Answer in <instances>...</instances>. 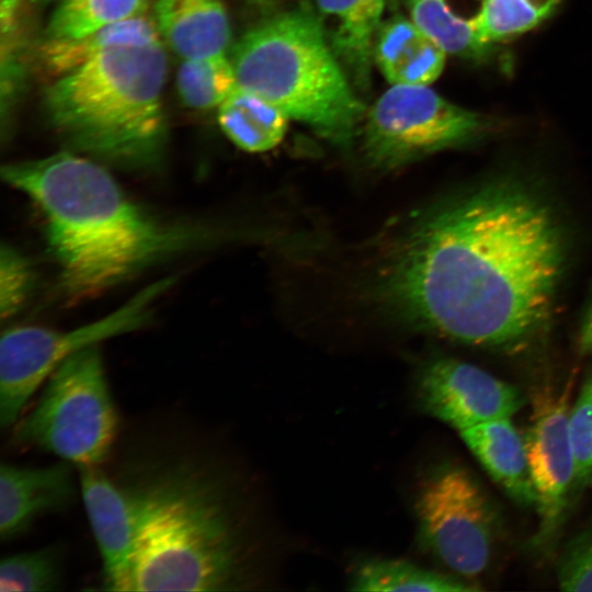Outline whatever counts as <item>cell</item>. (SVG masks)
<instances>
[{"instance_id":"6da1fadb","label":"cell","mask_w":592,"mask_h":592,"mask_svg":"<svg viewBox=\"0 0 592 592\" xmlns=\"http://www.w3.org/2000/svg\"><path fill=\"white\" fill-rule=\"evenodd\" d=\"M563 262V237L547 205L516 182L497 181L411 223L373 287L411 327L508 348L544 323Z\"/></svg>"},{"instance_id":"7a4b0ae2","label":"cell","mask_w":592,"mask_h":592,"mask_svg":"<svg viewBox=\"0 0 592 592\" xmlns=\"http://www.w3.org/2000/svg\"><path fill=\"white\" fill-rule=\"evenodd\" d=\"M1 174L39 210L59 286L70 300L94 297L217 240L209 226L150 212L105 168L70 151L9 163Z\"/></svg>"},{"instance_id":"3957f363","label":"cell","mask_w":592,"mask_h":592,"mask_svg":"<svg viewBox=\"0 0 592 592\" xmlns=\"http://www.w3.org/2000/svg\"><path fill=\"white\" fill-rule=\"evenodd\" d=\"M118 482L137 516L130 591L236 588L242 566L239 526L224 483L202 457H147Z\"/></svg>"},{"instance_id":"277c9868","label":"cell","mask_w":592,"mask_h":592,"mask_svg":"<svg viewBox=\"0 0 592 592\" xmlns=\"http://www.w3.org/2000/svg\"><path fill=\"white\" fill-rule=\"evenodd\" d=\"M162 41L107 50L45 90L54 130L73 150L129 169L157 164L166 140Z\"/></svg>"},{"instance_id":"5b68a950","label":"cell","mask_w":592,"mask_h":592,"mask_svg":"<svg viewBox=\"0 0 592 592\" xmlns=\"http://www.w3.org/2000/svg\"><path fill=\"white\" fill-rule=\"evenodd\" d=\"M238 86L334 145H350L365 107L308 9L276 14L234 48Z\"/></svg>"},{"instance_id":"8992f818","label":"cell","mask_w":592,"mask_h":592,"mask_svg":"<svg viewBox=\"0 0 592 592\" xmlns=\"http://www.w3.org/2000/svg\"><path fill=\"white\" fill-rule=\"evenodd\" d=\"M13 441L81 466L111 455L118 415L99 345L66 358L47 378L34 408L16 422Z\"/></svg>"},{"instance_id":"52a82bcc","label":"cell","mask_w":592,"mask_h":592,"mask_svg":"<svg viewBox=\"0 0 592 592\" xmlns=\"http://www.w3.org/2000/svg\"><path fill=\"white\" fill-rule=\"evenodd\" d=\"M173 282V277L156 281L111 314L76 329L24 326L5 330L0 342L1 428L18 422L34 392L70 355L145 326L155 301Z\"/></svg>"},{"instance_id":"ba28073f","label":"cell","mask_w":592,"mask_h":592,"mask_svg":"<svg viewBox=\"0 0 592 592\" xmlns=\"http://www.w3.org/2000/svg\"><path fill=\"white\" fill-rule=\"evenodd\" d=\"M422 547L453 572L474 578L485 571L500 531L499 514L475 476L442 463L420 481L414 497Z\"/></svg>"},{"instance_id":"9c48e42d","label":"cell","mask_w":592,"mask_h":592,"mask_svg":"<svg viewBox=\"0 0 592 592\" xmlns=\"http://www.w3.org/2000/svg\"><path fill=\"white\" fill-rule=\"evenodd\" d=\"M482 128L480 117L429 86L392 84L374 103L363 128V151L380 170H394L462 145Z\"/></svg>"},{"instance_id":"30bf717a","label":"cell","mask_w":592,"mask_h":592,"mask_svg":"<svg viewBox=\"0 0 592 592\" xmlns=\"http://www.w3.org/2000/svg\"><path fill=\"white\" fill-rule=\"evenodd\" d=\"M569 394V388L543 389L536 390L532 398L524 440L537 497L538 527L532 539L536 548L554 543L574 486V459L568 430Z\"/></svg>"},{"instance_id":"8fae6325","label":"cell","mask_w":592,"mask_h":592,"mask_svg":"<svg viewBox=\"0 0 592 592\" xmlns=\"http://www.w3.org/2000/svg\"><path fill=\"white\" fill-rule=\"evenodd\" d=\"M415 386L421 409L458 432L493 419L511 418L525 403L516 387L449 357L424 364Z\"/></svg>"},{"instance_id":"7c38bea8","label":"cell","mask_w":592,"mask_h":592,"mask_svg":"<svg viewBox=\"0 0 592 592\" xmlns=\"http://www.w3.org/2000/svg\"><path fill=\"white\" fill-rule=\"evenodd\" d=\"M80 491L98 545L104 588L130 591L137 536L135 506L124 487L100 466H81Z\"/></svg>"},{"instance_id":"4fadbf2b","label":"cell","mask_w":592,"mask_h":592,"mask_svg":"<svg viewBox=\"0 0 592 592\" xmlns=\"http://www.w3.org/2000/svg\"><path fill=\"white\" fill-rule=\"evenodd\" d=\"M76 486L69 462L44 467L0 466V537L11 540L41 516L68 509Z\"/></svg>"},{"instance_id":"5bb4252c","label":"cell","mask_w":592,"mask_h":592,"mask_svg":"<svg viewBox=\"0 0 592 592\" xmlns=\"http://www.w3.org/2000/svg\"><path fill=\"white\" fill-rule=\"evenodd\" d=\"M153 21L160 38L182 59L226 55L231 31L220 0H158Z\"/></svg>"},{"instance_id":"9a60e30c","label":"cell","mask_w":592,"mask_h":592,"mask_svg":"<svg viewBox=\"0 0 592 592\" xmlns=\"http://www.w3.org/2000/svg\"><path fill=\"white\" fill-rule=\"evenodd\" d=\"M386 0H316L317 19L332 50L357 84H366Z\"/></svg>"},{"instance_id":"2e32d148","label":"cell","mask_w":592,"mask_h":592,"mask_svg":"<svg viewBox=\"0 0 592 592\" xmlns=\"http://www.w3.org/2000/svg\"><path fill=\"white\" fill-rule=\"evenodd\" d=\"M458 433L511 499L525 506H536L525 440L509 417L486 421Z\"/></svg>"},{"instance_id":"e0dca14e","label":"cell","mask_w":592,"mask_h":592,"mask_svg":"<svg viewBox=\"0 0 592 592\" xmlns=\"http://www.w3.org/2000/svg\"><path fill=\"white\" fill-rule=\"evenodd\" d=\"M373 56L389 83L429 86L442 73L446 53L411 19L396 16L380 26Z\"/></svg>"},{"instance_id":"ac0fdd59","label":"cell","mask_w":592,"mask_h":592,"mask_svg":"<svg viewBox=\"0 0 592 592\" xmlns=\"http://www.w3.org/2000/svg\"><path fill=\"white\" fill-rule=\"evenodd\" d=\"M158 41L161 38L156 23L145 13L78 37L45 38L39 47V58L49 73L59 77L107 50Z\"/></svg>"},{"instance_id":"d6986e66","label":"cell","mask_w":592,"mask_h":592,"mask_svg":"<svg viewBox=\"0 0 592 592\" xmlns=\"http://www.w3.org/2000/svg\"><path fill=\"white\" fill-rule=\"evenodd\" d=\"M217 109L223 132L248 152L276 147L287 129L289 118L283 111L239 86Z\"/></svg>"},{"instance_id":"ffe728a7","label":"cell","mask_w":592,"mask_h":592,"mask_svg":"<svg viewBox=\"0 0 592 592\" xmlns=\"http://www.w3.org/2000/svg\"><path fill=\"white\" fill-rule=\"evenodd\" d=\"M352 591L468 592L479 590L464 580L401 559L374 558L352 572Z\"/></svg>"},{"instance_id":"44dd1931","label":"cell","mask_w":592,"mask_h":592,"mask_svg":"<svg viewBox=\"0 0 592 592\" xmlns=\"http://www.w3.org/2000/svg\"><path fill=\"white\" fill-rule=\"evenodd\" d=\"M410 19L446 54L482 57L491 45L481 41L476 18L465 15L455 0H405Z\"/></svg>"},{"instance_id":"7402d4cb","label":"cell","mask_w":592,"mask_h":592,"mask_svg":"<svg viewBox=\"0 0 592 592\" xmlns=\"http://www.w3.org/2000/svg\"><path fill=\"white\" fill-rule=\"evenodd\" d=\"M148 0H58L45 38H72L145 14Z\"/></svg>"},{"instance_id":"603a6c76","label":"cell","mask_w":592,"mask_h":592,"mask_svg":"<svg viewBox=\"0 0 592 592\" xmlns=\"http://www.w3.org/2000/svg\"><path fill=\"white\" fill-rule=\"evenodd\" d=\"M178 93L194 110L218 107L237 88L231 60L226 55L182 59L177 72Z\"/></svg>"},{"instance_id":"cb8c5ba5","label":"cell","mask_w":592,"mask_h":592,"mask_svg":"<svg viewBox=\"0 0 592 592\" xmlns=\"http://www.w3.org/2000/svg\"><path fill=\"white\" fill-rule=\"evenodd\" d=\"M64 556L59 547L18 553L0 562L1 592H48L59 590Z\"/></svg>"},{"instance_id":"d4e9b609","label":"cell","mask_w":592,"mask_h":592,"mask_svg":"<svg viewBox=\"0 0 592 592\" xmlns=\"http://www.w3.org/2000/svg\"><path fill=\"white\" fill-rule=\"evenodd\" d=\"M558 0H482L476 15V27L482 42L513 37L530 31L545 20Z\"/></svg>"},{"instance_id":"484cf974","label":"cell","mask_w":592,"mask_h":592,"mask_svg":"<svg viewBox=\"0 0 592 592\" xmlns=\"http://www.w3.org/2000/svg\"><path fill=\"white\" fill-rule=\"evenodd\" d=\"M568 430L574 459V487H579L592 475V373L569 411Z\"/></svg>"},{"instance_id":"4316f807","label":"cell","mask_w":592,"mask_h":592,"mask_svg":"<svg viewBox=\"0 0 592 592\" xmlns=\"http://www.w3.org/2000/svg\"><path fill=\"white\" fill-rule=\"evenodd\" d=\"M33 270L15 248L2 243L0 250V311L2 320L15 315L33 286Z\"/></svg>"},{"instance_id":"83f0119b","label":"cell","mask_w":592,"mask_h":592,"mask_svg":"<svg viewBox=\"0 0 592 592\" xmlns=\"http://www.w3.org/2000/svg\"><path fill=\"white\" fill-rule=\"evenodd\" d=\"M558 580L566 591H592V527L579 533L565 548Z\"/></svg>"},{"instance_id":"f1b7e54d","label":"cell","mask_w":592,"mask_h":592,"mask_svg":"<svg viewBox=\"0 0 592 592\" xmlns=\"http://www.w3.org/2000/svg\"><path fill=\"white\" fill-rule=\"evenodd\" d=\"M27 0H0L1 52L18 50V30Z\"/></svg>"},{"instance_id":"f546056e","label":"cell","mask_w":592,"mask_h":592,"mask_svg":"<svg viewBox=\"0 0 592 592\" xmlns=\"http://www.w3.org/2000/svg\"><path fill=\"white\" fill-rule=\"evenodd\" d=\"M580 345L583 351L592 353V303L582 326Z\"/></svg>"},{"instance_id":"4dcf8cb0","label":"cell","mask_w":592,"mask_h":592,"mask_svg":"<svg viewBox=\"0 0 592 592\" xmlns=\"http://www.w3.org/2000/svg\"><path fill=\"white\" fill-rule=\"evenodd\" d=\"M591 479H592V475H591Z\"/></svg>"}]
</instances>
